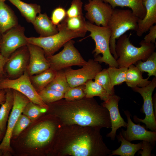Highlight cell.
Here are the masks:
<instances>
[{
    "mask_svg": "<svg viewBox=\"0 0 156 156\" xmlns=\"http://www.w3.org/2000/svg\"><path fill=\"white\" fill-rule=\"evenodd\" d=\"M58 154L64 156H110L100 129L76 125L60 126Z\"/></svg>",
    "mask_w": 156,
    "mask_h": 156,
    "instance_id": "obj_2",
    "label": "cell"
},
{
    "mask_svg": "<svg viewBox=\"0 0 156 156\" xmlns=\"http://www.w3.org/2000/svg\"><path fill=\"white\" fill-rule=\"evenodd\" d=\"M117 138L118 141L121 142V145L116 149L112 151L110 156L115 155L134 156L136 153L142 148V142L137 144L132 143L123 137L120 132Z\"/></svg>",
    "mask_w": 156,
    "mask_h": 156,
    "instance_id": "obj_24",
    "label": "cell"
},
{
    "mask_svg": "<svg viewBox=\"0 0 156 156\" xmlns=\"http://www.w3.org/2000/svg\"><path fill=\"white\" fill-rule=\"evenodd\" d=\"M1 35L0 34V42L1 40Z\"/></svg>",
    "mask_w": 156,
    "mask_h": 156,
    "instance_id": "obj_47",
    "label": "cell"
},
{
    "mask_svg": "<svg viewBox=\"0 0 156 156\" xmlns=\"http://www.w3.org/2000/svg\"><path fill=\"white\" fill-rule=\"evenodd\" d=\"M156 87V77H155L147 86L143 87H136L132 89L142 96L143 100L142 111L145 114V117L143 119L134 116V120L135 122L144 124L146 129L156 132V117L154 114L152 102V94Z\"/></svg>",
    "mask_w": 156,
    "mask_h": 156,
    "instance_id": "obj_10",
    "label": "cell"
},
{
    "mask_svg": "<svg viewBox=\"0 0 156 156\" xmlns=\"http://www.w3.org/2000/svg\"><path fill=\"white\" fill-rule=\"evenodd\" d=\"M64 20L68 29L75 32L87 31L85 28L86 21L83 16L71 18L66 16Z\"/></svg>",
    "mask_w": 156,
    "mask_h": 156,
    "instance_id": "obj_33",
    "label": "cell"
},
{
    "mask_svg": "<svg viewBox=\"0 0 156 156\" xmlns=\"http://www.w3.org/2000/svg\"><path fill=\"white\" fill-rule=\"evenodd\" d=\"M51 103L60 126L76 125L100 129L111 127L108 110L93 98L74 101L62 99Z\"/></svg>",
    "mask_w": 156,
    "mask_h": 156,
    "instance_id": "obj_1",
    "label": "cell"
},
{
    "mask_svg": "<svg viewBox=\"0 0 156 156\" xmlns=\"http://www.w3.org/2000/svg\"><path fill=\"white\" fill-rule=\"evenodd\" d=\"M120 99L119 96L114 94L101 104L109 112L112 130L106 136L113 141L115 139L117 130L122 127L126 128L127 126V123L121 117L119 110L118 103Z\"/></svg>",
    "mask_w": 156,
    "mask_h": 156,
    "instance_id": "obj_17",
    "label": "cell"
},
{
    "mask_svg": "<svg viewBox=\"0 0 156 156\" xmlns=\"http://www.w3.org/2000/svg\"><path fill=\"white\" fill-rule=\"evenodd\" d=\"M24 27L18 24L1 35L0 42L1 54L8 58L19 48L28 44Z\"/></svg>",
    "mask_w": 156,
    "mask_h": 156,
    "instance_id": "obj_13",
    "label": "cell"
},
{
    "mask_svg": "<svg viewBox=\"0 0 156 156\" xmlns=\"http://www.w3.org/2000/svg\"><path fill=\"white\" fill-rule=\"evenodd\" d=\"M66 11L64 8L58 7L52 11L51 20L53 23L57 26L60 24L66 16Z\"/></svg>",
    "mask_w": 156,
    "mask_h": 156,
    "instance_id": "obj_39",
    "label": "cell"
},
{
    "mask_svg": "<svg viewBox=\"0 0 156 156\" xmlns=\"http://www.w3.org/2000/svg\"><path fill=\"white\" fill-rule=\"evenodd\" d=\"M102 0L109 4L114 9L117 7H128L139 19H143L146 14V9L143 3L144 0Z\"/></svg>",
    "mask_w": 156,
    "mask_h": 156,
    "instance_id": "obj_21",
    "label": "cell"
},
{
    "mask_svg": "<svg viewBox=\"0 0 156 156\" xmlns=\"http://www.w3.org/2000/svg\"><path fill=\"white\" fill-rule=\"evenodd\" d=\"M10 89L16 90L26 96L30 101L48 109V105L42 99L33 85L26 70L19 77L1 79L0 90Z\"/></svg>",
    "mask_w": 156,
    "mask_h": 156,
    "instance_id": "obj_8",
    "label": "cell"
},
{
    "mask_svg": "<svg viewBox=\"0 0 156 156\" xmlns=\"http://www.w3.org/2000/svg\"><path fill=\"white\" fill-rule=\"evenodd\" d=\"M29 59L26 71L29 76L38 74L50 68L43 50L32 44L27 45Z\"/></svg>",
    "mask_w": 156,
    "mask_h": 156,
    "instance_id": "obj_18",
    "label": "cell"
},
{
    "mask_svg": "<svg viewBox=\"0 0 156 156\" xmlns=\"http://www.w3.org/2000/svg\"><path fill=\"white\" fill-rule=\"evenodd\" d=\"M31 122L27 117L21 114L18 118L14 127L12 133V137L18 136Z\"/></svg>",
    "mask_w": 156,
    "mask_h": 156,
    "instance_id": "obj_37",
    "label": "cell"
},
{
    "mask_svg": "<svg viewBox=\"0 0 156 156\" xmlns=\"http://www.w3.org/2000/svg\"><path fill=\"white\" fill-rule=\"evenodd\" d=\"M3 132H2L1 131L0 128V141H1V140L2 139L3 137Z\"/></svg>",
    "mask_w": 156,
    "mask_h": 156,
    "instance_id": "obj_45",
    "label": "cell"
},
{
    "mask_svg": "<svg viewBox=\"0 0 156 156\" xmlns=\"http://www.w3.org/2000/svg\"><path fill=\"white\" fill-rule=\"evenodd\" d=\"M55 124L50 120L41 122L33 127L28 133L26 145L32 148H41L52 141L56 132Z\"/></svg>",
    "mask_w": 156,
    "mask_h": 156,
    "instance_id": "obj_11",
    "label": "cell"
},
{
    "mask_svg": "<svg viewBox=\"0 0 156 156\" xmlns=\"http://www.w3.org/2000/svg\"><path fill=\"white\" fill-rule=\"evenodd\" d=\"M38 93L42 100L46 104L55 102L63 99L64 97V93L46 88Z\"/></svg>",
    "mask_w": 156,
    "mask_h": 156,
    "instance_id": "obj_35",
    "label": "cell"
},
{
    "mask_svg": "<svg viewBox=\"0 0 156 156\" xmlns=\"http://www.w3.org/2000/svg\"><path fill=\"white\" fill-rule=\"evenodd\" d=\"M5 99L1 104L0 108V128L4 132L6 130V125L10 110L12 109L14 102L13 90L11 89H5Z\"/></svg>",
    "mask_w": 156,
    "mask_h": 156,
    "instance_id": "obj_27",
    "label": "cell"
},
{
    "mask_svg": "<svg viewBox=\"0 0 156 156\" xmlns=\"http://www.w3.org/2000/svg\"><path fill=\"white\" fill-rule=\"evenodd\" d=\"M139 19L131 10L114 9L107 26L111 31L109 41L110 52L116 60L118 58L116 51V39L129 30L136 31Z\"/></svg>",
    "mask_w": 156,
    "mask_h": 156,
    "instance_id": "obj_6",
    "label": "cell"
},
{
    "mask_svg": "<svg viewBox=\"0 0 156 156\" xmlns=\"http://www.w3.org/2000/svg\"><path fill=\"white\" fill-rule=\"evenodd\" d=\"M94 81L102 87L109 94H115L114 87L112 86L107 69H102L96 75Z\"/></svg>",
    "mask_w": 156,
    "mask_h": 156,
    "instance_id": "obj_34",
    "label": "cell"
},
{
    "mask_svg": "<svg viewBox=\"0 0 156 156\" xmlns=\"http://www.w3.org/2000/svg\"><path fill=\"white\" fill-rule=\"evenodd\" d=\"M83 4L81 0H73L70 6L66 11V16L71 18L83 16L82 10Z\"/></svg>",
    "mask_w": 156,
    "mask_h": 156,
    "instance_id": "obj_38",
    "label": "cell"
},
{
    "mask_svg": "<svg viewBox=\"0 0 156 156\" xmlns=\"http://www.w3.org/2000/svg\"><path fill=\"white\" fill-rule=\"evenodd\" d=\"M130 36L124 34L118 38L116 45V51L118 57L116 60L118 67L128 68L139 60L145 61L155 51L154 43H147L142 40L140 46L136 47L131 42Z\"/></svg>",
    "mask_w": 156,
    "mask_h": 156,
    "instance_id": "obj_3",
    "label": "cell"
},
{
    "mask_svg": "<svg viewBox=\"0 0 156 156\" xmlns=\"http://www.w3.org/2000/svg\"><path fill=\"white\" fill-rule=\"evenodd\" d=\"M142 73L147 72L148 77H156V52L154 51L145 61L139 60L134 64Z\"/></svg>",
    "mask_w": 156,
    "mask_h": 156,
    "instance_id": "obj_30",
    "label": "cell"
},
{
    "mask_svg": "<svg viewBox=\"0 0 156 156\" xmlns=\"http://www.w3.org/2000/svg\"><path fill=\"white\" fill-rule=\"evenodd\" d=\"M85 97L92 98L99 97L104 101L107 100L112 95L109 94L102 87L94 81L90 80L84 84Z\"/></svg>",
    "mask_w": 156,
    "mask_h": 156,
    "instance_id": "obj_28",
    "label": "cell"
},
{
    "mask_svg": "<svg viewBox=\"0 0 156 156\" xmlns=\"http://www.w3.org/2000/svg\"><path fill=\"white\" fill-rule=\"evenodd\" d=\"M19 10L26 21L32 24L37 15L40 13L41 8L36 3H28L21 0H8Z\"/></svg>",
    "mask_w": 156,
    "mask_h": 156,
    "instance_id": "obj_23",
    "label": "cell"
},
{
    "mask_svg": "<svg viewBox=\"0 0 156 156\" xmlns=\"http://www.w3.org/2000/svg\"><path fill=\"white\" fill-rule=\"evenodd\" d=\"M70 87L64 71L62 70L57 71L53 79L45 88L64 94Z\"/></svg>",
    "mask_w": 156,
    "mask_h": 156,
    "instance_id": "obj_29",
    "label": "cell"
},
{
    "mask_svg": "<svg viewBox=\"0 0 156 156\" xmlns=\"http://www.w3.org/2000/svg\"><path fill=\"white\" fill-rule=\"evenodd\" d=\"M8 58L0 54V76L3 73L5 66Z\"/></svg>",
    "mask_w": 156,
    "mask_h": 156,
    "instance_id": "obj_42",
    "label": "cell"
},
{
    "mask_svg": "<svg viewBox=\"0 0 156 156\" xmlns=\"http://www.w3.org/2000/svg\"><path fill=\"white\" fill-rule=\"evenodd\" d=\"M57 71L49 68L37 74L29 76L31 81L36 91L45 88L55 77Z\"/></svg>",
    "mask_w": 156,
    "mask_h": 156,
    "instance_id": "obj_26",
    "label": "cell"
},
{
    "mask_svg": "<svg viewBox=\"0 0 156 156\" xmlns=\"http://www.w3.org/2000/svg\"><path fill=\"white\" fill-rule=\"evenodd\" d=\"M152 102L154 114L156 117V93L152 96Z\"/></svg>",
    "mask_w": 156,
    "mask_h": 156,
    "instance_id": "obj_44",
    "label": "cell"
},
{
    "mask_svg": "<svg viewBox=\"0 0 156 156\" xmlns=\"http://www.w3.org/2000/svg\"><path fill=\"white\" fill-rule=\"evenodd\" d=\"M29 59L27 45L16 50L8 57L5 66L8 76L14 79L22 75L26 70Z\"/></svg>",
    "mask_w": 156,
    "mask_h": 156,
    "instance_id": "obj_15",
    "label": "cell"
},
{
    "mask_svg": "<svg viewBox=\"0 0 156 156\" xmlns=\"http://www.w3.org/2000/svg\"><path fill=\"white\" fill-rule=\"evenodd\" d=\"M142 145L141 148L142 151H140L138 154H140L141 156H151V151L153 148V146L150 142L146 141H142Z\"/></svg>",
    "mask_w": 156,
    "mask_h": 156,
    "instance_id": "obj_41",
    "label": "cell"
},
{
    "mask_svg": "<svg viewBox=\"0 0 156 156\" xmlns=\"http://www.w3.org/2000/svg\"><path fill=\"white\" fill-rule=\"evenodd\" d=\"M86 18L90 22L98 26H107L114 9L102 0H89L84 6Z\"/></svg>",
    "mask_w": 156,
    "mask_h": 156,
    "instance_id": "obj_14",
    "label": "cell"
},
{
    "mask_svg": "<svg viewBox=\"0 0 156 156\" xmlns=\"http://www.w3.org/2000/svg\"><path fill=\"white\" fill-rule=\"evenodd\" d=\"M75 42L71 40L63 46L59 53L46 58L50 68L56 71L63 70L74 66H83L86 63L74 46Z\"/></svg>",
    "mask_w": 156,
    "mask_h": 156,
    "instance_id": "obj_7",
    "label": "cell"
},
{
    "mask_svg": "<svg viewBox=\"0 0 156 156\" xmlns=\"http://www.w3.org/2000/svg\"><path fill=\"white\" fill-rule=\"evenodd\" d=\"M0 54H1V53H0Z\"/></svg>",
    "mask_w": 156,
    "mask_h": 156,
    "instance_id": "obj_48",
    "label": "cell"
},
{
    "mask_svg": "<svg viewBox=\"0 0 156 156\" xmlns=\"http://www.w3.org/2000/svg\"><path fill=\"white\" fill-rule=\"evenodd\" d=\"M18 25L13 11L4 2H0V34L2 35Z\"/></svg>",
    "mask_w": 156,
    "mask_h": 156,
    "instance_id": "obj_22",
    "label": "cell"
},
{
    "mask_svg": "<svg viewBox=\"0 0 156 156\" xmlns=\"http://www.w3.org/2000/svg\"><path fill=\"white\" fill-rule=\"evenodd\" d=\"M82 66L76 70L69 67L64 70L70 87L84 84L88 81L94 79L97 74L102 70L99 63L92 59H89Z\"/></svg>",
    "mask_w": 156,
    "mask_h": 156,
    "instance_id": "obj_12",
    "label": "cell"
},
{
    "mask_svg": "<svg viewBox=\"0 0 156 156\" xmlns=\"http://www.w3.org/2000/svg\"><path fill=\"white\" fill-rule=\"evenodd\" d=\"M48 109L29 101L24 108L22 113L27 117L31 121L37 119Z\"/></svg>",
    "mask_w": 156,
    "mask_h": 156,
    "instance_id": "obj_32",
    "label": "cell"
},
{
    "mask_svg": "<svg viewBox=\"0 0 156 156\" xmlns=\"http://www.w3.org/2000/svg\"><path fill=\"white\" fill-rule=\"evenodd\" d=\"M149 33L144 37L143 40L147 43H155L156 38V25H153L149 29Z\"/></svg>",
    "mask_w": 156,
    "mask_h": 156,
    "instance_id": "obj_40",
    "label": "cell"
},
{
    "mask_svg": "<svg viewBox=\"0 0 156 156\" xmlns=\"http://www.w3.org/2000/svg\"><path fill=\"white\" fill-rule=\"evenodd\" d=\"M1 79H0V81H1Z\"/></svg>",
    "mask_w": 156,
    "mask_h": 156,
    "instance_id": "obj_49",
    "label": "cell"
},
{
    "mask_svg": "<svg viewBox=\"0 0 156 156\" xmlns=\"http://www.w3.org/2000/svg\"><path fill=\"white\" fill-rule=\"evenodd\" d=\"M6 0H0V2H4Z\"/></svg>",
    "mask_w": 156,
    "mask_h": 156,
    "instance_id": "obj_46",
    "label": "cell"
},
{
    "mask_svg": "<svg viewBox=\"0 0 156 156\" xmlns=\"http://www.w3.org/2000/svg\"><path fill=\"white\" fill-rule=\"evenodd\" d=\"M148 77L144 79L142 73L133 64L130 65L128 68L125 82L127 85L132 88L138 87H143L148 85L151 81Z\"/></svg>",
    "mask_w": 156,
    "mask_h": 156,
    "instance_id": "obj_25",
    "label": "cell"
},
{
    "mask_svg": "<svg viewBox=\"0 0 156 156\" xmlns=\"http://www.w3.org/2000/svg\"><path fill=\"white\" fill-rule=\"evenodd\" d=\"M6 92L5 89L0 90V105L5 100Z\"/></svg>",
    "mask_w": 156,
    "mask_h": 156,
    "instance_id": "obj_43",
    "label": "cell"
},
{
    "mask_svg": "<svg viewBox=\"0 0 156 156\" xmlns=\"http://www.w3.org/2000/svg\"><path fill=\"white\" fill-rule=\"evenodd\" d=\"M124 112L127 121L126 130L122 129L121 132L123 137L130 142L136 140L146 141L154 146L156 141V132L148 131L139 124H135L131 119L130 112L128 110Z\"/></svg>",
    "mask_w": 156,
    "mask_h": 156,
    "instance_id": "obj_16",
    "label": "cell"
},
{
    "mask_svg": "<svg viewBox=\"0 0 156 156\" xmlns=\"http://www.w3.org/2000/svg\"><path fill=\"white\" fill-rule=\"evenodd\" d=\"M143 3L146 12L144 17L138 20L136 31L139 37L142 36L156 23V0H144Z\"/></svg>",
    "mask_w": 156,
    "mask_h": 156,
    "instance_id": "obj_19",
    "label": "cell"
},
{
    "mask_svg": "<svg viewBox=\"0 0 156 156\" xmlns=\"http://www.w3.org/2000/svg\"><path fill=\"white\" fill-rule=\"evenodd\" d=\"M85 28L90 32L89 36L94 41L95 46L92 53L94 60L99 63H105L109 67H118L116 60L111 53L109 41L111 31L108 26H97L89 21H86Z\"/></svg>",
    "mask_w": 156,
    "mask_h": 156,
    "instance_id": "obj_4",
    "label": "cell"
},
{
    "mask_svg": "<svg viewBox=\"0 0 156 156\" xmlns=\"http://www.w3.org/2000/svg\"><path fill=\"white\" fill-rule=\"evenodd\" d=\"M85 85L74 87H70L64 94V98L68 101L78 100L85 97Z\"/></svg>",
    "mask_w": 156,
    "mask_h": 156,
    "instance_id": "obj_36",
    "label": "cell"
},
{
    "mask_svg": "<svg viewBox=\"0 0 156 156\" xmlns=\"http://www.w3.org/2000/svg\"><path fill=\"white\" fill-rule=\"evenodd\" d=\"M128 68L109 67L107 69L112 87L125 82Z\"/></svg>",
    "mask_w": 156,
    "mask_h": 156,
    "instance_id": "obj_31",
    "label": "cell"
},
{
    "mask_svg": "<svg viewBox=\"0 0 156 156\" xmlns=\"http://www.w3.org/2000/svg\"><path fill=\"white\" fill-rule=\"evenodd\" d=\"M13 90V106L8 119L5 133L0 144V151L2 152L3 155H8L12 151L10 144L13 128L18 118L22 113L24 108L30 101L26 96L16 90Z\"/></svg>",
    "mask_w": 156,
    "mask_h": 156,
    "instance_id": "obj_9",
    "label": "cell"
},
{
    "mask_svg": "<svg viewBox=\"0 0 156 156\" xmlns=\"http://www.w3.org/2000/svg\"><path fill=\"white\" fill-rule=\"evenodd\" d=\"M32 24L40 37L50 36L58 32L57 26L53 23L46 13H39Z\"/></svg>",
    "mask_w": 156,
    "mask_h": 156,
    "instance_id": "obj_20",
    "label": "cell"
},
{
    "mask_svg": "<svg viewBox=\"0 0 156 156\" xmlns=\"http://www.w3.org/2000/svg\"><path fill=\"white\" fill-rule=\"evenodd\" d=\"M57 27L58 30L57 34L45 37H27L28 43L42 48L47 57L54 55L68 41L73 38L84 37L87 32H75L68 29L64 20L57 25Z\"/></svg>",
    "mask_w": 156,
    "mask_h": 156,
    "instance_id": "obj_5",
    "label": "cell"
}]
</instances>
